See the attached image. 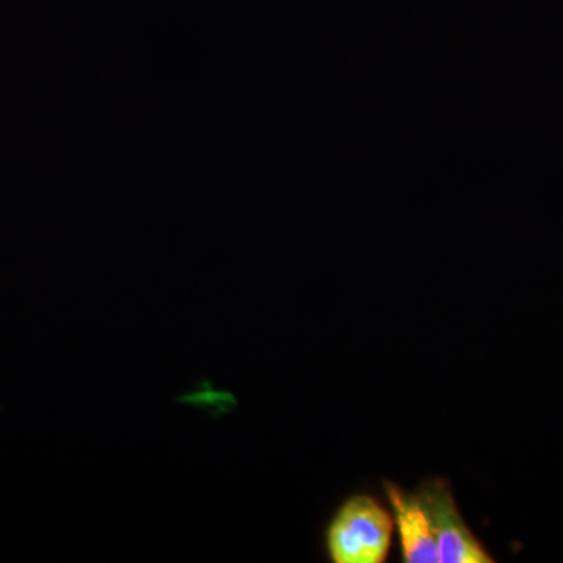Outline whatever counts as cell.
<instances>
[{"label":"cell","mask_w":563,"mask_h":563,"mask_svg":"<svg viewBox=\"0 0 563 563\" xmlns=\"http://www.w3.org/2000/svg\"><path fill=\"white\" fill-rule=\"evenodd\" d=\"M384 490L391 504L393 518L401 539L402 561L406 563L440 562L439 548L431 518L418 493H407L385 481Z\"/></svg>","instance_id":"3"},{"label":"cell","mask_w":563,"mask_h":563,"mask_svg":"<svg viewBox=\"0 0 563 563\" xmlns=\"http://www.w3.org/2000/svg\"><path fill=\"white\" fill-rule=\"evenodd\" d=\"M439 548L440 563H490L493 558L465 523L446 481L424 483L418 492Z\"/></svg>","instance_id":"2"},{"label":"cell","mask_w":563,"mask_h":563,"mask_svg":"<svg viewBox=\"0 0 563 563\" xmlns=\"http://www.w3.org/2000/svg\"><path fill=\"white\" fill-rule=\"evenodd\" d=\"M393 520L372 496H352L325 532V548L335 563H383L391 548Z\"/></svg>","instance_id":"1"}]
</instances>
